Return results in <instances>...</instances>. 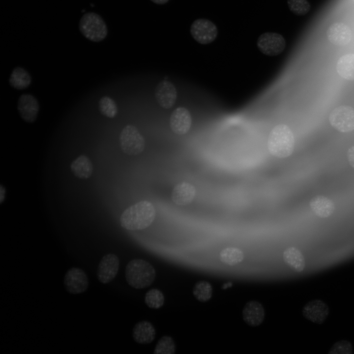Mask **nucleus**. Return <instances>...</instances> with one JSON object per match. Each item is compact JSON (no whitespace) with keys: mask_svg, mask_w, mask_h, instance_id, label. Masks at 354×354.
Segmentation results:
<instances>
[{"mask_svg":"<svg viewBox=\"0 0 354 354\" xmlns=\"http://www.w3.org/2000/svg\"><path fill=\"white\" fill-rule=\"evenodd\" d=\"M283 258L285 264L294 271L300 273L304 270L305 259L297 248L291 246L286 248L283 253Z\"/></svg>","mask_w":354,"mask_h":354,"instance_id":"20","label":"nucleus"},{"mask_svg":"<svg viewBox=\"0 0 354 354\" xmlns=\"http://www.w3.org/2000/svg\"><path fill=\"white\" fill-rule=\"evenodd\" d=\"M212 287L209 282L201 280L197 282L193 288V295L201 302H206L210 299L212 295Z\"/></svg>","mask_w":354,"mask_h":354,"instance_id":"25","label":"nucleus"},{"mask_svg":"<svg viewBox=\"0 0 354 354\" xmlns=\"http://www.w3.org/2000/svg\"><path fill=\"white\" fill-rule=\"evenodd\" d=\"M156 336L155 329L153 324L148 321H142L136 323L132 330L134 341L140 344L151 343Z\"/></svg>","mask_w":354,"mask_h":354,"instance_id":"18","label":"nucleus"},{"mask_svg":"<svg viewBox=\"0 0 354 354\" xmlns=\"http://www.w3.org/2000/svg\"><path fill=\"white\" fill-rule=\"evenodd\" d=\"M70 169L77 177L86 179L91 177L93 168L91 161L88 156L80 155L72 162Z\"/></svg>","mask_w":354,"mask_h":354,"instance_id":"21","label":"nucleus"},{"mask_svg":"<svg viewBox=\"0 0 354 354\" xmlns=\"http://www.w3.org/2000/svg\"><path fill=\"white\" fill-rule=\"evenodd\" d=\"M336 69L342 78L354 81V54L349 53L341 56L337 62Z\"/></svg>","mask_w":354,"mask_h":354,"instance_id":"23","label":"nucleus"},{"mask_svg":"<svg viewBox=\"0 0 354 354\" xmlns=\"http://www.w3.org/2000/svg\"><path fill=\"white\" fill-rule=\"evenodd\" d=\"M328 354H353L352 344L346 340L337 341L330 348Z\"/></svg>","mask_w":354,"mask_h":354,"instance_id":"30","label":"nucleus"},{"mask_svg":"<svg viewBox=\"0 0 354 354\" xmlns=\"http://www.w3.org/2000/svg\"><path fill=\"white\" fill-rule=\"evenodd\" d=\"M244 255L241 249L235 247H228L220 252V261L227 265L233 266L240 263L244 259Z\"/></svg>","mask_w":354,"mask_h":354,"instance_id":"24","label":"nucleus"},{"mask_svg":"<svg viewBox=\"0 0 354 354\" xmlns=\"http://www.w3.org/2000/svg\"><path fill=\"white\" fill-rule=\"evenodd\" d=\"M165 301L162 292L157 289H152L145 295V301L147 306L152 309H158L161 307Z\"/></svg>","mask_w":354,"mask_h":354,"instance_id":"28","label":"nucleus"},{"mask_svg":"<svg viewBox=\"0 0 354 354\" xmlns=\"http://www.w3.org/2000/svg\"><path fill=\"white\" fill-rule=\"evenodd\" d=\"M329 313L327 304L321 299H314L307 303L302 309V314L308 320L317 324H323Z\"/></svg>","mask_w":354,"mask_h":354,"instance_id":"12","label":"nucleus"},{"mask_svg":"<svg viewBox=\"0 0 354 354\" xmlns=\"http://www.w3.org/2000/svg\"><path fill=\"white\" fill-rule=\"evenodd\" d=\"M153 2L158 4H164L167 3L169 0H150Z\"/></svg>","mask_w":354,"mask_h":354,"instance_id":"33","label":"nucleus"},{"mask_svg":"<svg viewBox=\"0 0 354 354\" xmlns=\"http://www.w3.org/2000/svg\"><path fill=\"white\" fill-rule=\"evenodd\" d=\"M39 109V102L33 95L23 94L19 97L17 109L20 117L25 121L34 122L37 118Z\"/></svg>","mask_w":354,"mask_h":354,"instance_id":"11","label":"nucleus"},{"mask_svg":"<svg viewBox=\"0 0 354 354\" xmlns=\"http://www.w3.org/2000/svg\"><path fill=\"white\" fill-rule=\"evenodd\" d=\"M190 32L195 40L200 44L205 45L215 40L217 36L218 29L209 20L200 18L192 23Z\"/></svg>","mask_w":354,"mask_h":354,"instance_id":"7","label":"nucleus"},{"mask_svg":"<svg viewBox=\"0 0 354 354\" xmlns=\"http://www.w3.org/2000/svg\"><path fill=\"white\" fill-rule=\"evenodd\" d=\"M286 40L280 34L266 32L260 35L257 41L259 50L264 55L275 56L280 54L286 47Z\"/></svg>","mask_w":354,"mask_h":354,"instance_id":"8","label":"nucleus"},{"mask_svg":"<svg viewBox=\"0 0 354 354\" xmlns=\"http://www.w3.org/2000/svg\"><path fill=\"white\" fill-rule=\"evenodd\" d=\"M326 35L328 41L337 46L348 45L353 37L350 28L346 24L340 22L331 25L327 30Z\"/></svg>","mask_w":354,"mask_h":354,"instance_id":"15","label":"nucleus"},{"mask_svg":"<svg viewBox=\"0 0 354 354\" xmlns=\"http://www.w3.org/2000/svg\"><path fill=\"white\" fill-rule=\"evenodd\" d=\"M156 210L153 205L147 201H140L126 208L120 218L121 226L134 231L145 229L154 221Z\"/></svg>","mask_w":354,"mask_h":354,"instance_id":"1","label":"nucleus"},{"mask_svg":"<svg viewBox=\"0 0 354 354\" xmlns=\"http://www.w3.org/2000/svg\"><path fill=\"white\" fill-rule=\"evenodd\" d=\"M309 206L318 217L323 218L330 216L335 208L334 203L331 200L321 195L313 197L309 202Z\"/></svg>","mask_w":354,"mask_h":354,"instance_id":"19","label":"nucleus"},{"mask_svg":"<svg viewBox=\"0 0 354 354\" xmlns=\"http://www.w3.org/2000/svg\"><path fill=\"white\" fill-rule=\"evenodd\" d=\"M63 284L66 291L72 294H79L85 292L88 289L89 281L84 270L73 267L67 270L63 279Z\"/></svg>","mask_w":354,"mask_h":354,"instance_id":"9","label":"nucleus"},{"mask_svg":"<svg viewBox=\"0 0 354 354\" xmlns=\"http://www.w3.org/2000/svg\"><path fill=\"white\" fill-rule=\"evenodd\" d=\"M287 4L291 11L297 15H304L311 8L307 0H287Z\"/></svg>","mask_w":354,"mask_h":354,"instance_id":"29","label":"nucleus"},{"mask_svg":"<svg viewBox=\"0 0 354 354\" xmlns=\"http://www.w3.org/2000/svg\"><path fill=\"white\" fill-rule=\"evenodd\" d=\"M196 194V190L194 186L187 182H182L174 187L171 199L177 205L183 206L191 203Z\"/></svg>","mask_w":354,"mask_h":354,"instance_id":"17","label":"nucleus"},{"mask_svg":"<svg viewBox=\"0 0 354 354\" xmlns=\"http://www.w3.org/2000/svg\"><path fill=\"white\" fill-rule=\"evenodd\" d=\"M119 266V260L115 254L108 253L100 260L97 268V277L102 283L111 282L117 276Z\"/></svg>","mask_w":354,"mask_h":354,"instance_id":"10","label":"nucleus"},{"mask_svg":"<svg viewBox=\"0 0 354 354\" xmlns=\"http://www.w3.org/2000/svg\"><path fill=\"white\" fill-rule=\"evenodd\" d=\"M155 97L161 107L168 109L171 108L176 103L177 92L172 83L163 80L158 84L155 88Z\"/></svg>","mask_w":354,"mask_h":354,"instance_id":"13","label":"nucleus"},{"mask_svg":"<svg viewBox=\"0 0 354 354\" xmlns=\"http://www.w3.org/2000/svg\"><path fill=\"white\" fill-rule=\"evenodd\" d=\"M176 350L174 339L169 335H164L157 342L153 354H175Z\"/></svg>","mask_w":354,"mask_h":354,"instance_id":"26","label":"nucleus"},{"mask_svg":"<svg viewBox=\"0 0 354 354\" xmlns=\"http://www.w3.org/2000/svg\"><path fill=\"white\" fill-rule=\"evenodd\" d=\"M8 81L11 87L18 90H22L30 86L32 79L27 70L22 67H16L13 70Z\"/></svg>","mask_w":354,"mask_h":354,"instance_id":"22","label":"nucleus"},{"mask_svg":"<svg viewBox=\"0 0 354 354\" xmlns=\"http://www.w3.org/2000/svg\"><path fill=\"white\" fill-rule=\"evenodd\" d=\"M98 108L100 113L109 118H114L118 114V107L115 101L108 96L100 98Z\"/></svg>","mask_w":354,"mask_h":354,"instance_id":"27","label":"nucleus"},{"mask_svg":"<svg viewBox=\"0 0 354 354\" xmlns=\"http://www.w3.org/2000/svg\"><path fill=\"white\" fill-rule=\"evenodd\" d=\"M347 156L350 165L354 169V146H352L348 149Z\"/></svg>","mask_w":354,"mask_h":354,"instance_id":"31","label":"nucleus"},{"mask_svg":"<svg viewBox=\"0 0 354 354\" xmlns=\"http://www.w3.org/2000/svg\"><path fill=\"white\" fill-rule=\"evenodd\" d=\"M244 321L251 326H258L264 321L265 308L262 304L257 300H250L246 303L242 311Z\"/></svg>","mask_w":354,"mask_h":354,"instance_id":"16","label":"nucleus"},{"mask_svg":"<svg viewBox=\"0 0 354 354\" xmlns=\"http://www.w3.org/2000/svg\"><path fill=\"white\" fill-rule=\"evenodd\" d=\"M79 28L81 33L88 40L98 42L107 36L108 29L102 18L94 12L84 14L80 19Z\"/></svg>","mask_w":354,"mask_h":354,"instance_id":"4","label":"nucleus"},{"mask_svg":"<svg viewBox=\"0 0 354 354\" xmlns=\"http://www.w3.org/2000/svg\"><path fill=\"white\" fill-rule=\"evenodd\" d=\"M121 149L126 154L134 155L141 153L145 147V140L137 127L131 124L126 125L119 135Z\"/></svg>","mask_w":354,"mask_h":354,"instance_id":"5","label":"nucleus"},{"mask_svg":"<svg viewBox=\"0 0 354 354\" xmlns=\"http://www.w3.org/2000/svg\"><path fill=\"white\" fill-rule=\"evenodd\" d=\"M354 1V0H353Z\"/></svg>","mask_w":354,"mask_h":354,"instance_id":"34","label":"nucleus"},{"mask_svg":"<svg viewBox=\"0 0 354 354\" xmlns=\"http://www.w3.org/2000/svg\"><path fill=\"white\" fill-rule=\"evenodd\" d=\"M169 121L172 131L177 135H182L189 131L192 124V118L188 109L179 107L172 112Z\"/></svg>","mask_w":354,"mask_h":354,"instance_id":"14","label":"nucleus"},{"mask_svg":"<svg viewBox=\"0 0 354 354\" xmlns=\"http://www.w3.org/2000/svg\"><path fill=\"white\" fill-rule=\"evenodd\" d=\"M125 278L132 287L140 289L150 286L156 277V271L152 265L141 259H133L128 262L125 271Z\"/></svg>","mask_w":354,"mask_h":354,"instance_id":"3","label":"nucleus"},{"mask_svg":"<svg viewBox=\"0 0 354 354\" xmlns=\"http://www.w3.org/2000/svg\"><path fill=\"white\" fill-rule=\"evenodd\" d=\"M6 190L4 186L2 185L0 186V203L2 204L5 199Z\"/></svg>","mask_w":354,"mask_h":354,"instance_id":"32","label":"nucleus"},{"mask_svg":"<svg viewBox=\"0 0 354 354\" xmlns=\"http://www.w3.org/2000/svg\"><path fill=\"white\" fill-rule=\"evenodd\" d=\"M328 120L330 125L342 133L354 130V109L348 105L335 108L330 113Z\"/></svg>","mask_w":354,"mask_h":354,"instance_id":"6","label":"nucleus"},{"mask_svg":"<svg viewBox=\"0 0 354 354\" xmlns=\"http://www.w3.org/2000/svg\"><path fill=\"white\" fill-rule=\"evenodd\" d=\"M295 140L294 133L286 124H280L274 126L270 131L267 147L269 152L279 158H286L294 151Z\"/></svg>","mask_w":354,"mask_h":354,"instance_id":"2","label":"nucleus"}]
</instances>
